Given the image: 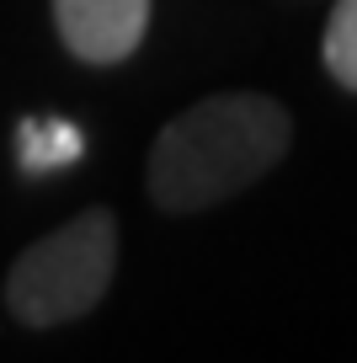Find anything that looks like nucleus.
I'll list each match as a JSON object with an SVG mask.
<instances>
[{
  "instance_id": "f257e3e1",
  "label": "nucleus",
  "mask_w": 357,
  "mask_h": 363,
  "mask_svg": "<svg viewBox=\"0 0 357 363\" xmlns=\"http://www.w3.org/2000/svg\"><path fill=\"white\" fill-rule=\"evenodd\" d=\"M293 118L261 91H230L171 118L149 155V198L166 214H198L261 182L283 160Z\"/></svg>"
},
{
  "instance_id": "f03ea898",
  "label": "nucleus",
  "mask_w": 357,
  "mask_h": 363,
  "mask_svg": "<svg viewBox=\"0 0 357 363\" xmlns=\"http://www.w3.org/2000/svg\"><path fill=\"white\" fill-rule=\"evenodd\" d=\"M118 267V219L86 208L54 235L33 240L6 272V310L22 326H64L101 305Z\"/></svg>"
},
{
  "instance_id": "7ed1b4c3",
  "label": "nucleus",
  "mask_w": 357,
  "mask_h": 363,
  "mask_svg": "<svg viewBox=\"0 0 357 363\" xmlns=\"http://www.w3.org/2000/svg\"><path fill=\"white\" fill-rule=\"evenodd\" d=\"M59 43L86 65H123L149 27V0H54Z\"/></svg>"
},
{
  "instance_id": "20e7f679",
  "label": "nucleus",
  "mask_w": 357,
  "mask_h": 363,
  "mask_svg": "<svg viewBox=\"0 0 357 363\" xmlns=\"http://www.w3.org/2000/svg\"><path fill=\"white\" fill-rule=\"evenodd\" d=\"M86 155V134L64 118H22L16 123V166L27 177H48V171H64Z\"/></svg>"
},
{
  "instance_id": "39448f33",
  "label": "nucleus",
  "mask_w": 357,
  "mask_h": 363,
  "mask_svg": "<svg viewBox=\"0 0 357 363\" xmlns=\"http://www.w3.org/2000/svg\"><path fill=\"white\" fill-rule=\"evenodd\" d=\"M320 54H325V69L336 75V86L357 91V0H336Z\"/></svg>"
}]
</instances>
